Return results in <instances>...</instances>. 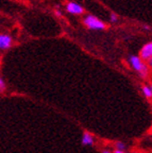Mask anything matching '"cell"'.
I'll return each instance as SVG.
<instances>
[{
  "label": "cell",
  "mask_w": 152,
  "mask_h": 153,
  "mask_svg": "<svg viewBox=\"0 0 152 153\" xmlns=\"http://www.w3.org/2000/svg\"><path fill=\"white\" fill-rule=\"evenodd\" d=\"M129 63H130L131 67L134 70H136L142 78H147L149 74V66H148V64H145L140 57L135 56V55H130Z\"/></svg>",
  "instance_id": "6da1fadb"
},
{
  "label": "cell",
  "mask_w": 152,
  "mask_h": 153,
  "mask_svg": "<svg viewBox=\"0 0 152 153\" xmlns=\"http://www.w3.org/2000/svg\"><path fill=\"white\" fill-rule=\"evenodd\" d=\"M83 24L90 30H103L105 29V24L93 15H87L83 18Z\"/></svg>",
  "instance_id": "7a4b0ae2"
},
{
  "label": "cell",
  "mask_w": 152,
  "mask_h": 153,
  "mask_svg": "<svg viewBox=\"0 0 152 153\" xmlns=\"http://www.w3.org/2000/svg\"><path fill=\"white\" fill-rule=\"evenodd\" d=\"M66 11L68 13H70V14H74V15H81L83 14L84 12V9L82 7H81L80 4H78V3L76 2H68L66 4Z\"/></svg>",
  "instance_id": "3957f363"
},
{
  "label": "cell",
  "mask_w": 152,
  "mask_h": 153,
  "mask_svg": "<svg viewBox=\"0 0 152 153\" xmlns=\"http://www.w3.org/2000/svg\"><path fill=\"white\" fill-rule=\"evenodd\" d=\"M140 59L142 60H150L152 57V43H148L144 45V47L140 50Z\"/></svg>",
  "instance_id": "277c9868"
},
{
  "label": "cell",
  "mask_w": 152,
  "mask_h": 153,
  "mask_svg": "<svg viewBox=\"0 0 152 153\" xmlns=\"http://www.w3.org/2000/svg\"><path fill=\"white\" fill-rule=\"evenodd\" d=\"M12 46V38L7 34H0V49L7 50Z\"/></svg>",
  "instance_id": "5b68a950"
},
{
  "label": "cell",
  "mask_w": 152,
  "mask_h": 153,
  "mask_svg": "<svg viewBox=\"0 0 152 153\" xmlns=\"http://www.w3.org/2000/svg\"><path fill=\"white\" fill-rule=\"evenodd\" d=\"M82 145L83 146H92L95 143V139H94L93 135L89 133V132H84L83 135H82Z\"/></svg>",
  "instance_id": "8992f818"
},
{
  "label": "cell",
  "mask_w": 152,
  "mask_h": 153,
  "mask_svg": "<svg viewBox=\"0 0 152 153\" xmlns=\"http://www.w3.org/2000/svg\"><path fill=\"white\" fill-rule=\"evenodd\" d=\"M142 91H143L144 96H145L147 99L152 98V91H151V88H150V86L144 85L143 87H142Z\"/></svg>",
  "instance_id": "52a82bcc"
},
{
  "label": "cell",
  "mask_w": 152,
  "mask_h": 153,
  "mask_svg": "<svg viewBox=\"0 0 152 153\" xmlns=\"http://www.w3.org/2000/svg\"><path fill=\"white\" fill-rule=\"evenodd\" d=\"M115 148H116V150H119V151H126L127 146L122 141H116V143H115Z\"/></svg>",
  "instance_id": "ba28073f"
},
{
  "label": "cell",
  "mask_w": 152,
  "mask_h": 153,
  "mask_svg": "<svg viewBox=\"0 0 152 153\" xmlns=\"http://www.w3.org/2000/svg\"><path fill=\"white\" fill-rule=\"evenodd\" d=\"M5 88H7V86H5L4 81H3V80L0 78V94H2L3 91H5Z\"/></svg>",
  "instance_id": "9c48e42d"
},
{
  "label": "cell",
  "mask_w": 152,
  "mask_h": 153,
  "mask_svg": "<svg viewBox=\"0 0 152 153\" xmlns=\"http://www.w3.org/2000/svg\"><path fill=\"white\" fill-rule=\"evenodd\" d=\"M117 20H118V18H117L116 15H115V14L111 15V22H116Z\"/></svg>",
  "instance_id": "30bf717a"
},
{
  "label": "cell",
  "mask_w": 152,
  "mask_h": 153,
  "mask_svg": "<svg viewBox=\"0 0 152 153\" xmlns=\"http://www.w3.org/2000/svg\"><path fill=\"white\" fill-rule=\"evenodd\" d=\"M114 153H126V152H124V151H119V150H116V149H115Z\"/></svg>",
  "instance_id": "8fae6325"
},
{
  "label": "cell",
  "mask_w": 152,
  "mask_h": 153,
  "mask_svg": "<svg viewBox=\"0 0 152 153\" xmlns=\"http://www.w3.org/2000/svg\"><path fill=\"white\" fill-rule=\"evenodd\" d=\"M102 153H114V152H111V151H109V150H103Z\"/></svg>",
  "instance_id": "7c38bea8"
},
{
  "label": "cell",
  "mask_w": 152,
  "mask_h": 153,
  "mask_svg": "<svg viewBox=\"0 0 152 153\" xmlns=\"http://www.w3.org/2000/svg\"><path fill=\"white\" fill-rule=\"evenodd\" d=\"M55 14H57V16H61V12H57H57H55Z\"/></svg>",
  "instance_id": "4fadbf2b"
},
{
  "label": "cell",
  "mask_w": 152,
  "mask_h": 153,
  "mask_svg": "<svg viewBox=\"0 0 152 153\" xmlns=\"http://www.w3.org/2000/svg\"><path fill=\"white\" fill-rule=\"evenodd\" d=\"M150 88H151V91H152V84H151V86H150Z\"/></svg>",
  "instance_id": "5bb4252c"
}]
</instances>
